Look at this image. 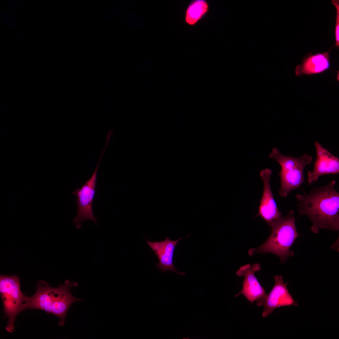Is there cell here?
<instances>
[{
	"label": "cell",
	"mask_w": 339,
	"mask_h": 339,
	"mask_svg": "<svg viewBox=\"0 0 339 339\" xmlns=\"http://www.w3.org/2000/svg\"><path fill=\"white\" fill-rule=\"evenodd\" d=\"M332 3L335 6L336 10L335 37L336 46L338 47L339 46V1L337 0H332Z\"/></svg>",
	"instance_id": "14"
},
{
	"label": "cell",
	"mask_w": 339,
	"mask_h": 339,
	"mask_svg": "<svg viewBox=\"0 0 339 339\" xmlns=\"http://www.w3.org/2000/svg\"><path fill=\"white\" fill-rule=\"evenodd\" d=\"M274 278L275 283L270 293L256 301L257 306L263 307V318L267 317L276 308L298 305L288 292L287 287L288 282L284 283L281 275L275 276Z\"/></svg>",
	"instance_id": "6"
},
{
	"label": "cell",
	"mask_w": 339,
	"mask_h": 339,
	"mask_svg": "<svg viewBox=\"0 0 339 339\" xmlns=\"http://www.w3.org/2000/svg\"><path fill=\"white\" fill-rule=\"evenodd\" d=\"M330 60L329 51L309 54L303 59L302 63L297 66L296 75H310L322 73L329 69Z\"/></svg>",
	"instance_id": "12"
},
{
	"label": "cell",
	"mask_w": 339,
	"mask_h": 339,
	"mask_svg": "<svg viewBox=\"0 0 339 339\" xmlns=\"http://www.w3.org/2000/svg\"><path fill=\"white\" fill-rule=\"evenodd\" d=\"M208 6L203 0H196L189 6L186 13V20L189 24H195L207 12Z\"/></svg>",
	"instance_id": "13"
},
{
	"label": "cell",
	"mask_w": 339,
	"mask_h": 339,
	"mask_svg": "<svg viewBox=\"0 0 339 339\" xmlns=\"http://www.w3.org/2000/svg\"><path fill=\"white\" fill-rule=\"evenodd\" d=\"M104 153L103 151L99 162L91 177L81 187L76 189L72 192V194L77 197L76 203L77 205V211L73 223L75 224L77 229H80L82 225V222L87 220H93L97 225L96 221L98 219L94 216L92 203L95 194L97 170Z\"/></svg>",
	"instance_id": "5"
},
{
	"label": "cell",
	"mask_w": 339,
	"mask_h": 339,
	"mask_svg": "<svg viewBox=\"0 0 339 339\" xmlns=\"http://www.w3.org/2000/svg\"><path fill=\"white\" fill-rule=\"evenodd\" d=\"M272 171L268 168L261 170L260 175L263 184V190L257 216H261L268 224L282 215L274 199L270 185Z\"/></svg>",
	"instance_id": "11"
},
{
	"label": "cell",
	"mask_w": 339,
	"mask_h": 339,
	"mask_svg": "<svg viewBox=\"0 0 339 339\" xmlns=\"http://www.w3.org/2000/svg\"><path fill=\"white\" fill-rule=\"evenodd\" d=\"M269 157L274 159L280 165L279 173L281 186L279 195L286 197L294 189L299 187L304 181V170L306 166L310 164L312 157L304 154L299 158L282 154L277 148H273Z\"/></svg>",
	"instance_id": "3"
},
{
	"label": "cell",
	"mask_w": 339,
	"mask_h": 339,
	"mask_svg": "<svg viewBox=\"0 0 339 339\" xmlns=\"http://www.w3.org/2000/svg\"><path fill=\"white\" fill-rule=\"evenodd\" d=\"M336 183L332 180L323 186L313 188L308 193L295 196L299 212L309 218L312 224L310 229L315 233L321 228L339 229V193Z\"/></svg>",
	"instance_id": "1"
},
{
	"label": "cell",
	"mask_w": 339,
	"mask_h": 339,
	"mask_svg": "<svg viewBox=\"0 0 339 339\" xmlns=\"http://www.w3.org/2000/svg\"><path fill=\"white\" fill-rule=\"evenodd\" d=\"M180 238L176 240H172L168 237L163 241L154 242L146 239L148 245L154 253L159 260L156 267L161 270L162 273L167 271L173 272L179 275H185L184 272L177 271L173 264V257L175 248L179 241L182 239L189 236Z\"/></svg>",
	"instance_id": "10"
},
{
	"label": "cell",
	"mask_w": 339,
	"mask_h": 339,
	"mask_svg": "<svg viewBox=\"0 0 339 339\" xmlns=\"http://www.w3.org/2000/svg\"><path fill=\"white\" fill-rule=\"evenodd\" d=\"M295 219L294 211L290 210L285 216L281 215L272 221L268 224L272 230L269 237L259 247L250 250L249 254L272 253L278 256L282 263L293 256L290 249L299 235Z\"/></svg>",
	"instance_id": "2"
},
{
	"label": "cell",
	"mask_w": 339,
	"mask_h": 339,
	"mask_svg": "<svg viewBox=\"0 0 339 339\" xmlns=\"http://www.w3.org/2000/svg\"><path fill=\"white\" fill-rule=\"evenodd\" d=\"M316 159L313 170L308 173L307 183L311 185L322 175L336 174L339 172V158L323 147L317 141L315 143Z\"/></svg>",
	"instance_id": "7"
},
{
	"label": "cell",
	"mask_w": 339,
	"mask_h": 339,
	"mask_svg": "<svg viewBox=\"0 0 339 339\" xmlns=\"http://www.w3.org/2000/svg\"><path fill=\"white\" fill-rule=\"evenodd\" d=\"M261 269L260 265L257 263L246 264L239 268L236 272V274L239 277H243L244 280L242 288L235 297L243 295L248 301L252 304L266 294L264 289L255 275L256 272Z\"/></svg>",
	"instance_id": "8"
},
{
	"label": "cell",
	"mask_w": 339,
	"mask_h": 339,
	"mask_svg": "<svg viewBox=\"0 0 339 339\" xmlns=\"http://www.w3.org/2000/svg\"><path fill=\"white\" fill-rule=\"evenodd\" d=\"M20 279L17 275H0V292L3 311L8 318L6 330L10 333L14 331L15 319L20 312L25 296L20 289Z\"/></svg>",
	"instance_id": "4"
},
{
	"label": "cell",
	"mask_w": 339,
	"mask_h": 339,
	"mask_svg": "<svg viewBox=\"0 0 339 339\" xmlns=\"http://www.w3.org/2000/svg\"><path fill=\"white\" fill-rule=\"evenodd\" d=\"M78 283L75 281L70 282L69 280L65 281L64 284L54 288V300L52 306L51 314L60 319L59 325H64L65 318L68 311L73 303L82 299L76 298L72 295L70 291L71 288L76 287Z\"/></svg>",
	"instance_id": "9"
}]
</instances>
